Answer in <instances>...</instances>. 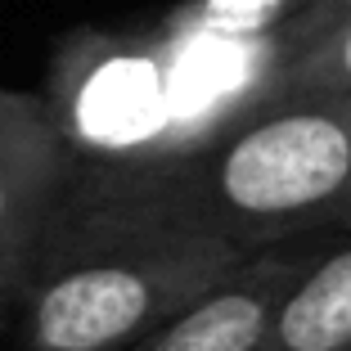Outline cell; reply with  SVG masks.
Returning a JSON list of instances; mask_svg holds the SVG:
<instances>
[{
	"label": "cell",
	"instance_id": "cell-1",
	"mask_svg": "<svg viewBox=\"0 0 351 351\" xmlns=\"http://www.w3.org/2000/svg\"><path fill=\"white\" fill-rule=\"evenodd\" d=\"M248 261L149 167L77 162L23 293V351H122Z\"/></svg>",
	"mask_w": 351,
	"mask_h": 351
},
{
	"label": "cell",
	"instance_id": "cell-2",
	"mask_svg": "<svg viewBox=\"0 0 351 351\" xmlns=\"http://www.w3.org/2000/svg\"><path fill=\"white\" fill-rule=\"evenodd\" d=\"M302 41V27L266 41L180 32L162 14L126 32L82 27L63 36L41 95L77 162H180L284 95Z\"/></svg>",
	"mask_w": 351,
	"mask_h": 351
},
{
	"label": "cell",
	"instance_id": "cell-3",
	"mask_svg": "<svg viewBox=\"0 0 351 351\" xmlns=\"http://www.w3.org/2000/svg\"><path fill=\"white\" fill-rule=\"evenodd\" d=\"M158 185L230 248L270 252L351 230V95H275Z\"/></svg>",
	"mask_w": 351,
	"mask_h": 351
},
{
	"label": "cell",
	"instance_id": "cell-4",
	"mask_svg": "<svg viewBox=\"0 0 351 351\" xmlns=\"http://www.w3.org/2000/svg\"><path fill=\"white\" fill-rule=\"evenodd\" d=\"M324 239L311 243H289V248H270L248 257L230 279H221L212 293L158 324L154 333L135 338L122 351H257L270 315L289 289L306 275Z\"/></svg>",
	"mask_w": 351,
	"mask_h": 351
},
{
	"label": "cell",
	"instance_id": "cell-5",
	"mask_svg": "<svg viewBox=\"0 0 351 351\" xmlns=\"http://www.w3.org/2000/svg\"><path fill=\"white\" fill-rule=\"evenodd\" d=\"M50 104V99H45ZM77 158L54 113L0 140V252H36L63 194L73 185Z\"/></svg>",
	"mask_w": 351,
	"mask_h": 351
},
{
	"label": "cell",
	"instance_id": "cell-6",
	"mask_svg": "<svg viewBox=\"0 0 351 351\" xmlns=\"http://www.w3.org/2000/svg\"><path fill=\"white\" fill-rule=\"evenodd\" d=\"M257 351H351V230L320 243L270 315Z\"/></svg>",
	"mask_w": 351,
	"mask_h": 351
},
{
	"label": "cell",
	"instance_id": "cell-7",
	"mask_svg": "<svg viewBox=\"0 0 351 351\" xmlns=\"http://www.w3.org/2000/svg\"><path fill=\"white\" fill-rule=\"evenodd\" d=\"M320 0H180L162 19L180 32H207L230 41H266L298 27Z\"/></svg>",
	"mask_w": 351,
	"mask_h": 351
},
{
	"label": "cell",
	"instance_id": "cell-8",
	"mask_svg": "<svg viewBox=\"0 0 351 351\" xmlns=\"http://www.w3.org/2000/svg\"><path fill=\"white\" fill-rule=\"evenodd\" d=\"M284 95H351V23L298 45L284 68Z\"/></svg>",
	"mask_w": 351,
	"mask_h": 351
},
{
	"label": "cell",
	"instance_id": "cell-9",
	"mask_svg": "<svg viewBox=\"0 0 351 351\" xmlns=\"http://www.w3.org/2000/svg\"><path fill=\"white\" fill-rule=\"evenodd\" d=\"M50 113V104L45 95H32V90H10V86H0V140H10L14 131L32 126L36 117Z\"/></svg>",
	"mask_w": 351,
	"mask_h": 351
},
{
	"label": "cell",
	"instance_id": "cell-10",
	"mask_svg": "<svg viewBox=\"0 0 351 351\" xmlns=\"http://www.w3.org/2000/svg\"><path fill=\"white\" fill-rule=\"evenodd\" d=\"M32 261H36V252H0V315L23 306V293H27V279H32Z\"/></svg>",
	"mask_w": 351,
	"mask_h": 351
},
{
	"label": "cell",
	"instance_id": "cell-11",
	"mask_svg": "<svg viewBox=\"0 0 351 351\" xmlns=\"http://www.w3.org/2000/svg\"><path fill=\"white\" fill-rule=\"evenodd\" d=\"M342 23H351V0H320V5H315L298 27L306 32V36H320V32L342 27Z\"/></svg>",
	"mask_w": 351,
	"mask_h": 351
}]
</instances>
